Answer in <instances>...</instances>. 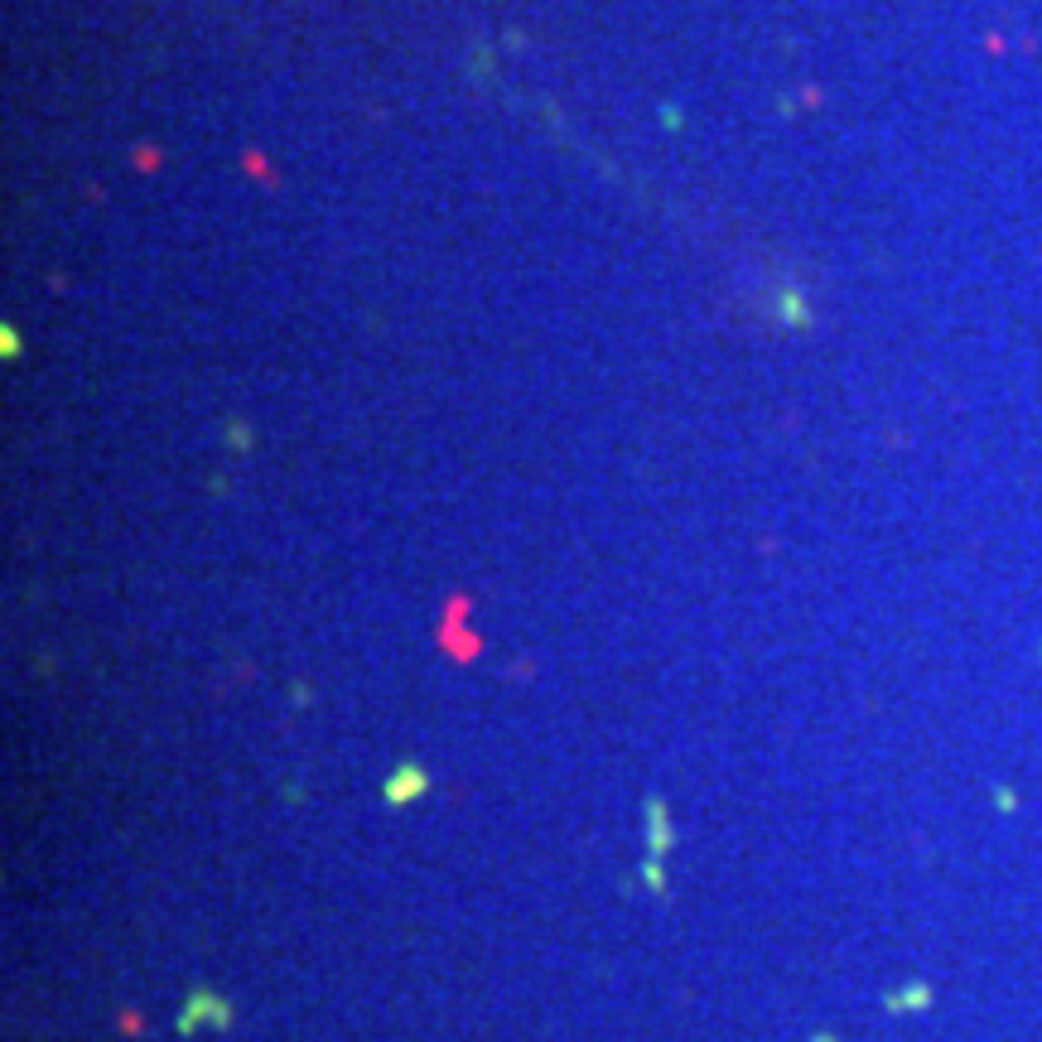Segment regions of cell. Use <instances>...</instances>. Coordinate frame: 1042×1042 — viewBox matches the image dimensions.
Listing matches in <instances>:
<instances>
[{"instance_id":"1","label":"cell","mask_w":1042,"mask_h":1042,"mask_svg":"<svg viewBox=\"0 0 1042 1042\" xmlns=\"http://www.w3.org/2000/svg\"><path fill=\"white\" fill-rule=\"evenodd\" d=\"M430 787V777L420 768H396L391 777H386V787H382V796L391 801V806H406V801H415V796Z\"/></svg>"},{"instance_id":"2","label":"cell","mask_w":1042,"mask_h":1042,"mask_svg":"<svg viewBox=\"0 0 1042 1042\" xmlns=\"http://www.w3.org/2000/svg\"><path fill=\"white\" fill-rule=\"evenodd\" d=\"M647 845H652V859L671 850V825H666V806L661 801H647Z\"/></svg>"}]
</instances>
